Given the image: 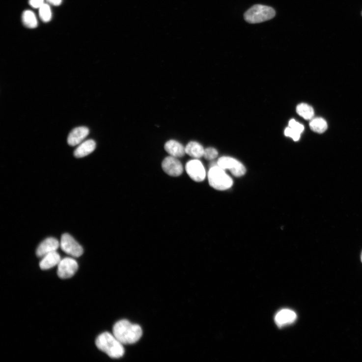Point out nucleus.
I'll list each match as a JSON object with an SVG mask.
<instances>
[{
	"instance_id": "15",
	"label": "nucleus",
	"mask_w": 362,
	"mask_h": 362,
	"mask_svg": "<svg viewBox=\"0 0 362 362\" xmlns=\"http://www.w3.org/2000/svg\"><path fill=\"white\" fill-rule=\"evenodd\" d=\"M96 146V143L92 139L84 141L77 147L74 152V156L77 158L86 157L94 152Z\"/></svg>"
},
{
	"instance_id": "17",
	"label": "nucleus",
	"mask_w": 362,
	"mask_h": 362,
	"mask_svg": "<svg viewBox=\"0 0 362 362\" xmlns=\"http://www.w3.org/2000/svg\"><path fill=\"white\" fill-rule=\"evenodd\" d=\"M296 112L306 120L311 119L314 114V111L311 106L306 103H302L297 106Z\"/></svg>"
},
{
	"instance_id": "10",
	"label": "nucleus",
	"mask_w": 362,
	"mask_h": 362,
	"mask_svg": "<svg viewBox=\"0 0 362 362\" xmlns=\"http://www.w3.org/2000/svg\"><path fill=\"white\" fill-rule=\"evenodd\" d=\"M60 246L57 240L54 238H49L42 242L36 250L37 256L42 258L46 254L56 251Z\"/></svg>"
},
{
	"instance_id": "6",
	"label": "nucleus",
	"mask_w": 362,
	"mask_h": 362,
	"mask_svg": "<svg viewBox=\"0 0 362 362\" xmlns=\"http://www.w3.org/2000/svg\"><path fill=\"white\" fill-rule=\"evenodd\" d=\"M218 166L224 170L228 169L233 176L241 177L246 172L244 165L235 159L229 157H223L219 159Z\"/></svg>"
},
{
	"instance_id": "20",
	"label": "nucleus",
	"mask_w": 362,
	"mask_h": 362,
	"mask_svg": "<svg viewBox=\"0 0 362 362\" xmlns=\"http://www.w3.org/2000/svg\"><path fill=\"white\" fill-rule=\"evenodd\" d=\"M39 14L42 21L48 23L52 18V11L50 6L44 3L39 8Z\"/></svg>"
},
{
	"instance_id": "14",
	"label": "nucleus",
	"mask_w": 362,
	"mask_h": 362,
	"mask_svg": "<svg viewBox=\"0 0 362 362\" xmlns=\"http://www.w3.org/2000/svg\"><path fill=\"white\" fill-rule=\"evenodd\" d=\"M166 151L171 156L178 158L186 154L185 147L180 142L174 140L167 141L165 145Z\"/></svg>"
},
{
	"instance_id": "8",
	"label": "nucleus",
	"mask_w": 362,
	"mask_h": 362,
	"mask_svg": "<svg viewBox=\"0 0 362 362\" xmlns=\"http://www.w3.org/2000/svg\"><path fill=\"white\" fill-rule=\"evenodd\" d=\"M188 176L196 182H202L206 177V171L202 163L197 159L189 161L186 165Z\"/></svg>"
},
{
	"instance_id": "21",
	"label": "nucleus",
	"mask_w": 362,
	"mask_h": 362,
	"mask_svg": "<svg viewBox=\"0 0 362 362\" xmlns=\"http://www.w3.org/2000/svg\"><path fill=\"white\" fill-rule=\"evenodd\" d=\"M219 153L216 148L208 147L205 149L203 157L207 160H212L218 156Z\"/></svg>"
},
{
	"instance_id": "9",
	"label": "nucleus",
	"mask_w": 362,
	"mask_h": 362,
	"mask_svg": "<svg viewBox=\"0 0 362 362\" xmlns=\"http://www.w3.org/2000/svg\"><path fill=\"white\" fill-rule=\"evenodd\" d=\"M162 167L164 171L172 177L180 176L183 172V167L179 160L175 157L169 156L163 161Z\"/></svg>"
},
{
	"instance_id": "25",
	"label": "nucleus",
	"mask_w": 362,
	"mask_h": 362,
	"mask_svg": "<svg viewBox=\"0 0 362 362\" xmlns=\"http://www.w3.org/2000/svg\"><path fill=\"white\" fill-rule=\"evenodd\" d=\"M47 2L55 6H59L62 2V0H46Z\"/></svg>"
},
{
	"instance_id": "22",
	"label": "nucleus",
	"mask_w": 362,
	"mask_h": 362,
	"mask_svg": "<svg viewBox=\"0 0 362 362\" xmlns=\"http://www.w3.org/2000/svg\"><path fill=\"white\" fill-rule=\"evenodd\" d=\"M284 134L286 137L291 138L294 141H298L300 139L302 134L288 126L285 129Z\"/></svg>"
},
{
	"instance_id": "19",
	"label": "nucleus",
	"mask_w": 362,
	"mask_h": 362,
	"mask_svg": "<svg viewBox=\"0 0 362 362\" xmlns=\"http://www.w3.org/2000/svg\"><path fill=\"white\" fill-rule=\"evenodd\" d=\"M22 20L24 26L28 28H34L37 26V20L35 15L30 10H26L24 12Z\"/></svg>"
},
{
	"instance_id": "23",
	"label": "nucleus",
	"mask_w": 362,
	"mask_h": 362,
	"mask_svg": "<svg viewBox=\"0 0 362 362\" xmlns=\"http://www.w3.org/2000/svg\"><path fill=\"white\" fill-rule=\"evenodd\" d=\"M289 127L292 128V129L297 131V132L302 133L304 130L305 127L304 125L299 122H297L294 119H291L289 122Z\"/></svg>"
},
{
	"instance_id": "7",
	"label": "nucleus",
	"mask_w": 362,
	"mask_h": 362,
	"mask_svg": "<svg viewBox=\"0 0 362 362\" xmlns=\"http://www.w3.org/2000/svg\"><path fill=\"white\" fill-rule=\"evenodd\" d=\"M57 266V275L59 278L62 279L72 278L79 268L77 262L73 258L69 257L61 259Z\"/></svg>"
},
{
	"instance_id": "5",
	"label": "nucleus",
	"mask_w": 362,
	"mask_h": 362,
	"mask_svg": "<svg viewBox=\"0 0 362 362\" xmlns=\"http://www.w3.org/2000/svg\"><path fill=\"white\" fill-rule=\"evenodd\" d=\"M60 246L64 252L73 257H80L84 252L82 247L68 233L61 236Z\"/></svg>"
},
{
	"instance_id": "2",
	"label": "nucleus",
	"mask_w": 362,
	"mask_h": 362,
	"mask_svg": "<svg viewBox=\"0 0 362 362\" xmlns=\"http://www.w3.org/2000/svg\"><path fill=\"white\" fill-rule=\"evenodd\" d=\"M96 346L100 351L113 359L122 357L125 353L123 345L118 339L109 332L100 334L96 338Z\"/></svg>"
},
{
	"instance_id": "24",
	"label": "nucleus",
	"mask_w": 362,
	"mask_h": 362,
	"mask_svg": "<svg viewBox=\"0 0 362 362\" xmlns=\"http://www.w3.org/2000/svg\"><path fill=\"white\" fill-rule=\"evenodd\" d=\"M45 0H29L30 5L34 8H39L44 4Z\"/></svg>"
},
{
	"instance_id": "26",
	"label": "nucleus",
	"mask_w": 362,
	"mask_h": 362,
	"mask_svg": "<svg viewBox=\"0 0 362 362\" xmlns=\"http://www.w3.org/2000/svg\"><path fill=\"white\" fill-rule=\"evenodd\" d=\"M361 261H362V255H361Z\"/></svg>"
},
{
	"instance_id": "13",
	"label": "nucleus",
	"mask_w": 362,
	"mask_h": 362,
	"mask_svg": "<svg viewBox=\"0 0 362 362\" xmlns=\"http://www.w3.org/2000/svg\"><path fill=\"white\" fill-rule=\"evenodd\" d=\"M61 260L59 254L56 251H53L42 257L39 267L42 270H49L58 265Z\"/></svg>"
},
{
	"instance_id": "11",
	"label": "nucleus",
	"mask_w": 362,
	"mask_h": 362,
	"mask_svg": "<svg viewBox=\"0 0 362 362\" xmlns=\"http://www.w3.org/2000/svg\"><path fill=\"white\" fill-rule=\"evenodd\" d=\"M297 318L296 313L290 309L281 310L276 314L275 321L277 325L282 328L293 323Z\"/></svg>"
},
{
	"instance_id": "16",
	"label": "nucleus",
	"mask_w": 362,
	"mask_h": 362,
	"mask_svg": "<svg viewBox=\"0 0 362 362\" xmlns=\"http://www.w3.org/2000/svg\"><path fill=\"white\" fill-rule=\"evenodd\" d=\"M204 151L202 145L196 141H191L185 147L186 154L195 159L203 157Z\"/></svg>"
},
{
	"instance_id": "12",
	"label": "nucleus",
	"mask_w": 362,
	"mask_h": 362,
	"mask_svg": "<svg viewBox=\"0 0 362 362\" xmlns=\"http://www.w3.org/2000/svg\"><path fill=\"white\" fill-rule=\"evenodd\" d=\"M89 134L88 128L80 126L75 128L70 133L68 138V143L71 146H76L81 144Z\"/></svg>"
},
{
	"instance_id": "18",
	"label": "nucleus",
	"mask_w": 362,
	"mask_h": 362,
	"mask_svg": "<svg viewBox=\"0 0 362 362\" xmlns=\"http://www.w3.org/2000/svg\"><path fill=\"white\" fill-rule=\"evenodd\" d=\"M309 126L312 131L319 134L324 133L328 129L327 123L322 118H316L312 120Z\"/></svg>"
},
{
	"instance_id": "27",
	"label": "nucleus",
	"mask_w": 362,
	"mask_h": 362,
	"mask_svg": "<svg viewBox=\"0 0 362 362\" xmlns=\"http://www.w3.org/2000/svg\"></svg>"
},
{
	"instance_id": "1",
	"label": "nucleus",
	"mask_w": 362,
	"mask_h": 362,
	"mask_svg": "<svg viewBox=\"0 0 362 362\" xmlns=\"http://www.w3.org/2000/svg\"><path fill=\"white\" fill-rule=\"evenodd\" d=\"M113 334L123 345H131L140 339L142 330L139 325L122 319L114 325Z\"/></svg>"
},
{
	"instance_id": "4",
	"label": "nucleus",
	"mask_w": 362,
	"mask_h": 362,
	"mask_svg": "<svg viewBox=\"0 0 362 362\" xmlns=\"http://www.w3.org/2000/svg\"><path fill=\"white\" fill-rule=\"evenodd\" d=\"M210 185L218 190H225L233 184L232 179L225 173V170L219 166L211 167L208 173Z\"/></svg>"
},
{
	"instance_id": "3",
	"label": "nucleus",
	"mask_w": 362,
	"mask_h": 362,
	"mask_svg": "<svg viewBox=\"0 0 362 362\" xmlns=\"http://www.w3.org/2000/svg\"><path fill=\"white\" fill-rule=\"evenodd\" d=\"M275 15L276 12L272 7L262 5H255L245 13L244 18L248 23L255 24L271 20Z\"/></svg>"
}]
</instances>
